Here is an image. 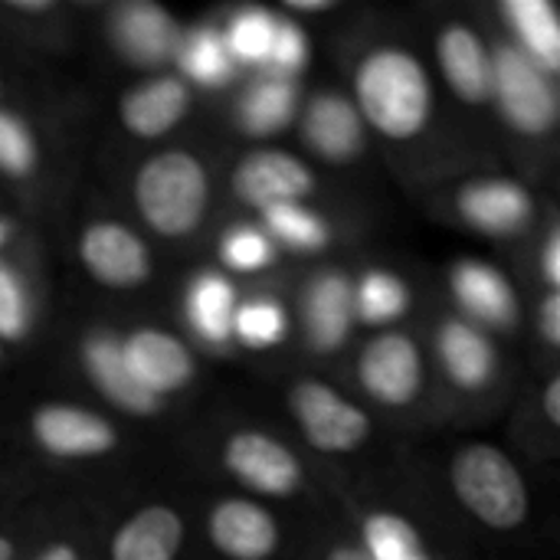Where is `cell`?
<instances>
[{
    "instance_id": "cell-24",
    "label": "cell",
    "mask_w": 560,
    "mask_h": 560,
    "mask_svg": "<svg viewBox=\"0 0 560 560\" xmlns=\"http://www.w3.org/2000/svg\"><path fill=\"white\" fill-rule=\"evenodd\" d=\"M502 16L515 30V46L548 75L560 69L558 10L548 0H505Z\"/></svg>"
},
{
    "instance_id": "cell-13",
    "label": "cell",
    "mask_w": 560,
    "mask_h": 560,
    "mask_svg": "<svg viewBox=\"0 0 560 560\" xmlns=\"http://www.w3.org/2000/svg\"><path fill=\"white\" fill-rule=\"evenodd\" d=\"M210 545L230 560H269L279 548V522L249 499H223L207 518Z\"/></svg>"
},
{
    "instance_id": "cell-36",
    "label": "cell",
    "mask_w": 560,
    "mask_h": 560,
    "mask_svg": "<svg viewBox=\"0 0 560 560\" xmlns=\"http://www.w3.org/2000/svg\"><path fill=\"white\" fill-rule=\"evenodd\" d=\"M541 272H545V282L551 292L560 289V230L551 226L548 240H545V253H541Z\"/></svg>"
},
{
    "instance_id": "cell-31",
    "label": "cell",
    "mask_w": 560,
    "mask_h": 560,
    "mask_svg": "<svg viewBox=\"0 0 560 560\" xmlns=\"http://www.w3.org/2000/svg\"><path fill=\"white\" fill-rule=\"evenodd\" d=\"M289 331V315L279 302L272 299H249L243 305H236L233 315V338L246 348L266 351L276 348Z\"/></svg>"
},
{
    "instance_id": "cell-29",
    "label": "cell",
    "mask_w": 560,
    "mask_h": 560,
    "mask_svg": "<svg viewBox=\"0 0 560 560\" xmlns=\"http://www.w3.org/2000/svg\"><path fill=\"white\" fill-rule=\"evenodd\" d=\"M410 308V289L387 269H371L354 282V318L368 325H390Z\"/></svg>"
},
{
    "instance_id": "cell-25",
    "label": "cell",
    "mask_w": 560,
    "mask_h": 560,
    "mask_svg": "<svg viewBox=\"0 0 560 560\" xmlns=\"http://www.w3.org/2000/svg\"><path fill=\"white\" fill-rule=\"evenodd\" d=\"M236 305V289L220 272H200L187 285V322L207 345H226L233 338Z\"/></svg>"
},
{
    "instance_id": "cell-45",
    "label": "cell",
    "mask_w": 560,
    "mask_h": 560,
    "mask_svg": "<svg viewBox=\"0 0 560 560\" xmlns=\"http://www.w3.org/2000/svg\"><path fill=\"white\" fill-rule=\"evenodd\" d=\"M0 354H3V351H0Z\"/></svg>"
},
{
    "instance_id": "cell-33",
    "label": "cell",
    "mask_w": 560,
    "mask_h": 560,
    "mask_svg": "<svg viewBox=\"0 0 560 560\" xmlns=\"http://www.w3.org/2000/svg\"><path fill=\"white\" fill-rule=\"evenodd\" d=\"M30 322H33L30 292L20 272L0 262V341H23L30 331Z\"/></svg>"
},
{
    "instance_id": "cell-30",
    "label": "cell",
    "mask_w": 560,
    "mask_h": 560,
    "mask_svg": "<svg viewBox=\"0 0 560 560\" xmlns=\"http://www.w3.org/2000/svg\"><path fill=\"white\" fill-rule=\"evenodd\" d=\"M262 217H266L269 240L272 243H285L289 249L315 253V249L328 246V240H331L328 223L315 210H308L305 203H282V207L266 210Z\"/></svg>"
},
{
    "instance_id": "cell-44",
    "label": "cell",
    "mask_w": 560,
    "mask_h": 560,
    "mask_svg": "<svg viewBox=\"0 0 560 560\" xmlns=\"http://www.w3.org/2000/svg\"><path fill=\"white\" fill-rule=\"evenodd\" d=\"M0 560H13V541L0 535Z\"/></svg>"
},
{
    "instance_id": "cell-2",
    "label": "cell",
    "mask_w": 560,
    "mask_h": 560,
    "mask_svg": "<svg viewBox=\"0 0 560 560\" xmlns=\"http://www.w3.org/2000/svg\"><path fill=\"white\" fill-rule=\"evenodd\" d=\"M135 203L154 233L187 236L210 203L207 167L187 151H161L135 174Z\"/></svg>"
},
{
    "instance_id": "cell-7",
    "label": "cell",
    "mask_w": 560,
    "mask_h": 560,
    "mask_svg": "<svg viewBox=\"0 0 560 560\" xmlns=\"http://www.w3.org/2000/svg\"><path fill=\"white\" fill-rule=\"evenodd\" d=\"M184 39V30L171 10L151 0H128L118 3L108 13V43L115 52L138 66L151 69L177 56V46Z\"/></svg>"
},
{
    "instance_id": "cell-14",
    "label": "cell",
    "mask_w": 560,
    "mask_h": 560,
    "mask_svg": "<svg viewBox=\"0 0 560 560\" xmlns=\"http://www.w3.org/2000/svg\"><path fill=\"white\" fill-rule=\"evenodd\" d=\"M82 368L85 377L98 387V394L105 400H112L118 410L131 413V417H151L161 407V397L148 394L135 374L125 364L121 354V338L108 335V331H92L82 341Z\"/></svg>"
},
{
    "instance_id": "cell-23",
    "label": "cell",
    "mask_w": 560,
    "mask_h": 560,
    "mask_svg": "<svg viewBox=\"0 0 560 560\" xmlns=\"http://www.w3.org/2000/svg\"><path fill=\"white\" fill-rule=\"evenodd\" d=\"M299 108V85L289 75H276V72H259L243 98H240V125L246 135L266 138V135H279Z\"/></svg>"
},
{
    "instance_id": "cell-37",
    "label": "cell",
    "mask_w": 560,
    "mask_h": 560,
    "mask_svg": "<svg viewBox=\"0 0 560 560\" xmlns=\"http://www.w3.org/2000/svg\"><path fill=\"white\" fill-rule=\"evenodd\" d=\"M538 328H541L545 341H548L551 348H558L560 345V295L558 292H548V299L541 302Z\"/></svg>"
},
{
    "instance_id": "cell-20",
    "label": "cell",
    "mask_w": 560,
    "mask_h": 560,
    "mask_svg": "<svg viewBox=\"0 0 560 560\" xmlns=\"http://www.w3.org/2000/svg\"><path fill=\"white\" fill-rule=\"evenodd\" d=\"M190 105V89L177 75H154L135 85L121 98V125L135 138H161L167 135Z\"/></svg>"
},
{
    "instance_id": "cell-8",
    "label": "cell",
    "mask_w": 560,
    "mask_h": 560,
    "mask_svg": "<svg viewBox=\"0 0 560 560\" xmlns=\"http://www.w3.org/2000/svg\"><path fill=\"white\" fill-rule=\"evenodd\" d=\"M33 443L56 459H95L118 446L115 427L75 404H43L30 413Z\"/></svg>"
},
{
    "instance_id": "cell-6",
    "label": "cell",
    "mask_w": 560,
    "mask_h": 560,
    "mask_svg": "<svg viewBox=\"0 0 560 560\" xmlns=\"http://www.w3.org/2000/svg\"><path fill=\"white\" fill-rule=\"evenodd\" d=\"M226 472L243 482L249 492L285 499L302 486V463L299 456L276 436L262 430H240L223 446Z\"/></svg>"
},
{
    "instance_id": "cell-16",
    "label": "cell",
    "mask_w": 560,
    "mask_h": 560,
    "mask_svg": "<svg viewBox=\"0 0 560 560\" xmlns=\"http://www.w3.org/2000/svg\"><path fill=\"white\" fill-rule=\"evenodd\" d=\"M354 325V285L345 272H322L312 279L302 302V328L308 348L318 354L338 351Z\"/></svg>"
},
{
    "instance_id": "cell-11",
    "label": "cell",
    "mask_w": 560,
    "mask_h": 560,
    "mask_svg": "<svg viewBox=\"0 0 560 560\" xmlns=\"http://www.w3.org/2000/svg\"><path fill=\"white\" fill-rule=\"evenodd\" d=\"M312 190L315 177L308 164L285 151L246 154L233 171V194L262 213L282 203H302Z\"/></svg>"
},
{
    "instance_id": "cell-15",
    "label": "cell",
    "mask_w": 560,
    "mask_h": 560,
    "mask_svg": "<svg viewBox=\"0 0 560 560\" xmlns=\"http://www.w3.org/2000/svg\"><path fill=\"white\" fill-rule=\"evenodd\" d=\"M459 217L486 236H515L532 220V197L518 180L482 177L459 190Z\"/></svg>"
},
{
    "instance_id": "cell-26",
    "label": "cell",
    "mask_w": 560,
    "mask_h": 560,
    "mask_svg": "<svg viewBox=\"0 0 560 560\" xmlns=\"http://www.w3.org/2000/svg\"><path fill=\"white\" fill-rule=\"evenodd\" d=\"M174 59H177L184 79H190L194 85H203V89L226 85L233 79V69H236V62L226 52L223 33L213 26H200L194 33H184Z\"/></svg>"
},
{
    "instance_id": "cell-35",
    "label": "cell",
    "mask_w": 560,
    "mask_h": 560,
    "mask_svg": "<svg viewBox=\"0 0 560 560\" xmlns=\"http://www.w3.org/2000/svg\"><path fill=\"white\" fill-rule=\"evenodd\" d=\"M305 62H308V36H305V30H302L299 23L279 16V26H276V39H272V52H269L266 72L295 79V75L305 69Z\"/></svg>"
},
{
    "instance_id": "cell-28",
    "label": "cell",
    "mask_w": 560,
    "mask_h": 560,
    "mask_svg": "<svg viewBox=\"0 0 560 560\" xmlns=\"http://www.w3.org/2000/svg\"><path fill=\"white\" fill-rule=\"evenodd\" d=\"M276 26L279 16L266 7H243L233 13V20L223 30V43L226 52L236 66H256L266 69L269 52H272V39H276Z\"/></svg>"
},
{
    "instance_id": "cell-41",
    "label": "cell",
    "mask_w": 560,
    "mask_h": 560,
    "mask_svg": "<svg viewBox=\"0 0 560 560\" xmlns=\"http://www.w3.org/2000/svg\"><path fill=\"white\" fill-rule=\"evenodd\" d=\"M39 560H79V551L72 548V545H49Z\"/></svg>"
},
{
    "instance_id": "cell-1",
    "label": "cell",
    "mask_w": 560,
    "mask_h": 560,
    "mask_svg": "<svg viewBox=\"0 0 560 560\" xmlns=\"http://www.w3.org/2000/svg\"><path fill=\"white\" fill-rule=\"evenodd\" d=\"M354 108L361 121L390 141L417 138L433 115V85L410 49H371L354 72Z\"/></svg>"
},
{
    "instance_id": "cell-43",
    "label": "cell",
    "mask_w": 560,
    "mask_h": 560,
    "mask_svg": "<svg viewBox=\"0 0 560 560\" xmlns=\"http://www.w3.org/2000/svg\"><path fill=\"white\" fill-rule=\"evenodd\" d=\"M10 236H13V223H10L7 217H0V246H3Z\"/></svg>"
},
{
    "instance_id": "cell-10",
    "label": "cell",
    "mask_w": 560,
    "mask_h": 560,
    "mask_svg": "<svg viewBox=\"0 0 560 560\" xmlns=\"http://www.w3.org/2000/svg\"><path fill=\"white\" fill-rule=\"evenodd\" d=\"M79 259L85 272L108 289H135L151 276V253L144 240L115 220H95L82 230Z\"/></svg>"
},
{
    "instance_id": "cell-5",
    "label": "cell",
    "mask_w": 560,
    "mask_h": 560,
    "mask_svg": "<svg viewBox=\"0 0 560 560\" xmlns=\"http://www.w3.org/2000/svg\"><path fill=\"white\" fill-rule=\"evenodd\" d=\"M289 407L302 436L322 453H351L371 433L368 413L325 381H299L289 390Z\"/></svg>"
},
{
    "instance_id": "cell-19",
    "label": "cell",
    "mask_w": 560,
    "mask_h": 560,
    "mask_svg": "<svg viewBox=\"0 0 560 560\" xmlns=\"http://www.w3.org/2000/svg\"><path fill=\"white\" fill-rule=\"evenodd\" d=\"M436 59L446 85L469 105L492 98V52L466 23H450L436 39Z\"/></svg>"
},
{
    "instance_id": "cell-32",
    "label": "cell",
    "mask_w": 560,
    "mask_h": 560,
    "mask_svg": "<svg viewBox=\"0 0 560 560\" xmlns=\"http://www.w3.org/2000/svg\"><path fill=\"white\" fill-rule=\"evenodd\" d=\"M220 259L233 272H262L276 259V243L259 226H233L220 243Z\"/></svg>"
},
{
    "instance_id": "cell-3",
    "label": "cell",
    "mask_w": 560,
    "mask_h": 560,
    "mask_svg": "<svg viewBox=\"0 0 560 560\" xmlns=\"http://www.w3.org/2000/svg\"><path fill=\"white\" fill-rule=\"evenodd\" d=\"M450 482L466 512L495 532H515L528 518V486L499 446H466L453 459Z\"/></svg>"
},
{
    "instance_id": "cell-18",
    "label": "cell",
    "mask_w": 560,
    "mask_h": 560,
    "mask_svg": "<svg viewBox=\"0 0 560 560\" xmlns=\"http://www.w3.org/2000/svg\"><path fill=\"white\" fill-rule=\"evenodd\" d=\"M450 289L456 305L472 318V325H492L509 328L518 318V299L512 282L489 262L463 259L450 272Z\"/></svg>"
},
{
    "instance_id": "cell-38",
    "label": "cell",
    "mask_w": 560,
    "mask_h": 560,
    "mask_svg": "<svg viewBox=\"0 0 560 560\" xmlns=\"http://www.w3.org/2000/svg\"><path fill=\"white\" fill-rule=\"evenodd\" d=\"M545 413H548V420L558 427L560 423V381L558 377H551V381H548V387H545Z\"/></svg>"
},
{
    "instance_id": "cell-22",
    "label": "cell",
    "mask_w": 560,
    "mask_h": 560,
    "mask_svg": "<svg viewBox=\"0 0 560 560\" xmlns=\"http://www.w3.org/2000/svg\"><path fill=\"white\" fill-rule=\"evenodd\" d=\"M184 518L171 505H148L121 522L112 538V560H177Z\"/></svg>"
},
{
    "instance_id": "cell-39",
    "label": "cell",
    "mask_w": 560,
    "mask_h": 560,
    "mask_svg": "<svg viewBox=\"0 0 560 560\" xmlns=\"http://www.w3.org/2000/svg\"><path fill=\"white\" fill-rule=\"evenodd\" d=\"M56 3H49V0H33V3H23V0H13L10 3V10H16V13H30V16H36V13H49Z\"/></svg>"
},
{
    "instance_id": "cell-21",
    "label": "cell",
    "mask_w": 560,
    "mask_h": 560,
    "mask_svg": "<svg viewBox=\"0 0 560 560\" xmlns=\"http://www.w3.org/2000/svg\"><path fill=\"white\" fill-rule=\"evenodd\" d=\"M436 351L446 377L459 390H482L495 377V348L486 331L466 318H450L440 325Z\"/></svg>"
},
{
    "instance_id": "cell-12",
    "label": "cell",
    "mask_w": 560,
    "mask_h": 560,
    "mask_svg": "<svg viewBox=\"0 0 560 560\" xmlns=\"http://www.w3.org/2000/svg\"><path fill=\"white\" fill-rule=\"evenodd\" d=\"M121 354L135 381L164 400V394H177L194 381V354L187 345L161 328H138L121 338Z\"/></svg>"
},
{
    "instance_id": "cell-9",
    "label": "cell",
    "mask_w": 560,
    "mask_h": 560,
    "mask_svg": "<svg viewBox=\"0 0 560 560\" xmlns=\"http://www.w3.org/2000/svg\"><path fill=\"white\" fill-rule=\"evenodd\" d=\"M361 387L384 407H407L423 387V354L410 335L387 331L374 338L358 361Z\"/></svg>"
},
{
    "instance_id": "cell-4",
    "label": "cell",
    "mask_w": 560,
    "mask_h": 560,
    "mask_svg": "<svg viewBox=\"0 0 560 560\" xmlns=\"http://www.w3.org/2000/svg\"><path fill=\"white\" fill-rule=\"evenodd\" d=\"M492 95L499 102V115L518 135L541 138L558 125L555 75L535 66L515 43H502L492 52Z\"/></svg>"
},
{
    "instance_id": "cell-27",
    "label": "cell",
    "mask_w": 560,
    "mask_h": 560,
    "mask_svg": "<svg viewBox=\"0 0 560 560\" xmlns=\"http://www.w3.org/2000/svg\"><path fill=\"white\" fill-rule=\"evenodd\" d=\"M364 555L368 560H433L417 525L397 512H374L364 518Z\"/></svg>"
},
{
    "instance_id": "cell-42",
    "label": "cell",
    "mask_w": 560,
    "mask_h": 560,
    "mask_svg": "<svg viewBox=\"0 0 560 560\" xmlns=\"http://www.w3.org/2000/svg\"><path fill=\"white\" fill-rule=\"evenodd\" d=\"M328 560H368V555L361 551V548H351V545H338L331 555H328Z\"/></svg>"
},
{
    "instance_id": "cell-34",
    "label": "cell",
    "mask_w": 560,
    "mask_h": 560,
    "mask_svg": "<svg viewBox=\"0 0 560 560\" xmlns=\"http://www.w3.org/2000/svg\"><path fill=\"white\" fill-rule=\"evenodd\" d=\"M36 167V141L23 118L0 108V174L26 177Z\"/></svg>"
},
{
    "instance_id": "cell-17",
    "label": "cell",
    "mask_w": 560,
    "mask_h": 560,
    "mask_svg": "<svg viewBox=\"0 0 560 560\" xmlns=\"http://www.w3.org/2000/svg\"><path fill=\"white\" fill-rule=\"evenodd\" d=\"M302 138L318 158L331 164H345L354 161L364 148V121L351 98L338 92H325L305 105Z\"/></svg>"
},
{
    "instance_id": "cell-40",
    "label": "cell",
    "mask_w": 560,
    "mask_h": 560,
    "mask_svg": "<svg viewBox=\"0 0 560 560\" xmlns=\"http://www.w3.org/2000/svg\"><path fill=\"white\" fill-rule=\"evenodd\" d=\"M289 7H292L295 13H325V10H331L335 3H328V0H289Z\"/></svg>"
}]
</instances>
